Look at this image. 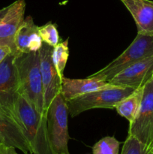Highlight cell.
Segmentation results:
<instances>
[{
    "label": "cell",
    "mask_w": 153,
    "mask_h": 154,
    "mask_svg": "<svg viewBox=\"0 0 153 154\" xmlns=\"http://www.w3.org/2000/svg\"><path fill=\"white\" fill-rule=\"evenodd\" d=\"M128 135L143 144L148 150L153 147V78L144 85L143 95L137 114L129 125Z\"/></svg>",
    "instance_id": "8992f818"
},
{
    "label": "cell",
    "mask_w": 153,
    "mask_h": 154,
    "mask_svg": "<svg viewBox=\"0 0 153 154\" xmlns=\"http://www.w3.org/2000/svg\"><path fill=\"white\" fill-rule=\"evenodd\" d=\"M151 151L152 152V153H153V147H152V150H151Z\"/></svg>",
    "instance_id": "603a6c76"
},
{
    "label": "cell",
    "mask_w": 153,
    "mask_h": 154,
    "mask_svg": "<svg viewBox=\"0 0 153 154\" xmlns=\"http://www.w3.org/2000/svg\"><path fill=\"white\" fill-rule=\"evenodd\" d=\"M136 23L137 33L153 34L152 0H120Z\"/></svg>",
    "instance_id": "4fadbf2b"
},
{
    "label": "cell",
    "mask_w": 153,
    "mask_h": 154,
    "mask_svg": "<svg viewBox=\"0 0 153 154\" xmlns=\"http://www.w3.org/2000/svg\"><path fill=\"white\" fill-rule=\"evenodd\" d=\"M52 47L43 43L38 51L46 111L54 97L61 92L62 79L52 62Z\"/></svg>",
    "instance_id": "ba28073f"
},
{
    "label": "cell",
    "mask_w": 153,
    "mask_h": 154,
    "mask_svg": "<svg viewBox=\"0 0 153 154\" xmlns=\"http://www.w3.org/2000/svg\"><path fill=\"white\" fill-rule=\"evenodd\" d=\"M120 142L112 136L99 140L92 147V154H118Z\"/></svg>",
    "instance_id": "e0dca14e"
},
{
    "label": "cell",
    "mask_w": 153,
    "mask_h": 154,
    "mask_svg": "<svg viewBox=\"0 0 153 154\" xmlns=\"http://www.w3.org/2000/svg\"><path fill=\"white\" fill-rule=\"evenodd\" d=\"M121 154H153V153L134 137L128 135L123 144Z\"/></svg>",
    "instance_id": "d6986e66"
},
{
    "label": "cell",
    "mask_w": 153,
    "mask_h": 154,
    "mask_svg": "<svg viewBox=\"0 0 153 154\" xmlns=\"http://www.w3.org/2000/svg\"><path fill=\"white\" fill-rule=\"evenodd\" d=\"M25 0H16L10 5L9 10L0 22V45L10 47L14 54L15 35L25 19Z\"/></svg>",
    "instance_id": "30bf717a"
},
{
    "label": "cell",
    "mask_w": 153,
    "mask_h": 154,
    "mask_svg": "<svg viewBox=\"0 0 153 154\" xmlns=\"http://www.w3.org/2000/svg\"><path fill=\"white\" fill-rule=\"evenodd\" d=\"M0 144L32 154L31 146L19 123L14 119L0 111Z\"/></svg>",
    "instance_id": "8fae6325"
},
{
    "label": "cell",
    "mask_w": 153,
    "mask_h": 154,
    "mask_svg": "<svg viewBox=\"0 0 153 154\" xmlns=\"http://www.w3.org/2000/svg\"><path fill=\"white\" fill-rule=\"evenodd\" d=\"M134 89L110 86L86 93L67 102L68 114L74 117L85 111L95 108H115L117 104L131 94Z\"/></svg>",
    "instance_id": "277c9868"
},
{
    "label": "cell",
    "mask_w": 153,
    "mask_h": 154,
    "mask_svg": "<svg viewBox=\"0 0 153 154\" xmlns=\"http://www.w3.org/2000/svg\"><path fill=\"white\" fill-rule=\"evenodd\" d=\"M16 117L32 154H53L48 138L46 114H40L19 96L16 104Z\"/></svg>",
    "instance_id": "7a4b0ae2"
},
{
    "label": "cell",
    "mask_w": 153,
    "mask_h": 154,
    "mask_svg": "<svg viewBox=\"0 0 153 154\" xmlns=\"http://www.w3.org/2000/svg\"><path fill=\"white\" fill-rule=\"evenodd\" d=\"M38 33L43 43L53 48L59 43V35L56 25L52 22H48L41 26H38Z\"/></svg>",
    "instance_id": "ac0fdd59"
},
{
    "label": "cell",
    "mask_w": 153,
    "mask_h": 154,
    "mask_svg": "<svg viewBox=\"0 0 153 154\" xmlns=\"http://www.w3.org/2000/svg\"><path fill=\"white\" fill-rule=\"evenodd\" d=\"M67 102L61 93L54 97L46 111L48 138L53 154H70Z\"/></svg>",
    "instance_id": "5b68a950"
},
{
    "label": "cell",
    "mask_w": 153,
    "mask_h": 154,
    "mask_svg": "<svg viewBox=\"0 0 153 154\" xmlns=\"http://www.w3.org/2000/svg\"><path fill=\"white\" fill-rule=\"evenodd\" d=\"M12 53V50L8 46H1L0 45V64L4 61V59Z\"/></svg>",
    "instance_id": "ffe728a7"
},
{
    "label": "cell",
    "mask_w": 153,
    "mask_h": 154,
    "mask_svg": "<svg viewBox=\"0 0 153 154\" xmlns=\"http://www.w3.org/2000/svg\"><path fill=\"white\" fill-rule=\"evenodd\" d=\"M18 93L39 114H46L38 52L15 56Z\"/></svg>",
    "instance_id": "6da1fadb"
},
{
    "label": "cell",
    "mask_w": 153,
    "mask_h": 154,
    "mask_svg": "<svg viewBox=\"0 0 153 154\" xmlns=\"http://www.w3.org/2000/svg\"><path fill=\"white\" fill-rule=\"evenodd\" d=\"M151 57H153V34L137 33L134 40L122 54L88 78L108 81L128 66Z\"/></svg>",
    "instance_id": "3957f363"
},
{
    "label": "cell",
    "mask_w": 153,
    "mask_h": 154,
    "mask_svg": "<svg viewBox=\"0 0 153 154\" xmlns=\"http://www.w3.org/2000/svg\"><path fill=\"white\" fill-rule=\"evenodd\" d=\"M152 78H153V75H152Z\"/></svg>",
    "instance_id": "cb8c5ba5"
},
{
    "label": "cell",
    "mask_w": 153,
    "mask_h": 154,
    "mask_svg": "<svg viewBox=\"0 0 153 154\" xmlns=\"http://www.w3.org/2000/svg\"><path fill=\"white\" fill-rule=\"evenodd\" d=\"M68 57L69 48L68 38L65 41L59 42L56 46L53 47L52 53V62L61 79L64 77V70L65 69Z\"/></svg>",
    "instance_id": "2e32d148"
},
{
    "label": "cell",
    "mask_w": 153,
    "mask_h": 154,
    "mask_svg": "<svg viewBox=\"0 0 153 154\" xmlns=\"http://www.w3.org/2000/svg\"><path fill=\"white\" fill-rule=\"evenodd\" d=\"M143 87L134 90L133 93L120 101L116 106L117 113L128 120L129 123L134 120L140 107L143 95Z\"/></svg>",
    "instance_id": "9a60e30c"
},
{
    "label": "cell",
    "mask_w": 153,
    "mask_h": 154,
    "mask_svg": "<svg viewBox=\"0 0 153 154\" xmlns=\"http://www.w3.org/2000/svg\"><path fill=\"white\" fill-rule=\"evenodd\" d=\"M42 45L38 26L34 24L31 16L26 17L15 35V54L38 52Z\"/></svg>",
    "instance_id": "7c38bea8"
},
{
    "label": "cell",
    "mask_w": 153,
    "mask_h": 154,
    "mask_svg": "<svg viewBox=\"0 0 153 154\" xmlns=\"http://www.w3.org/2000/svg\"><path fill=\"white\" fill-rule=\"evenodd\" d=\"M15 56L11 53L0 64V111L16 120V104L20 95Z\"/></svg>",
    "instance_id": "52a82bcc"
},
{
    "label": "cell",
    "mask_w": 153,
    "mask_h": 154,
    "mask_svg": "<svg viewBox=\"0 0 153 154\" xmlns=\"http://www.w3.org/2000/svg\"><path fill=\"white\" fill-rule=\"evenodd\" d=\"M152 75L153 57H151L128 66L107 82L116 87H130L136 90L143 87Z\"/></svg>",
    "instance_id": "9c48e42d"
},
{
    "label": "cell",
    "mask_w": 153,
    "mask_h": 154,
    "mask_svg": "<svg viewBox=\"0 0 153 154\" xmlns=\"http://www.w3.org/2000/svg\"></svg>",
    "instance_id": "d4e9b609"
},
{
    "label": "cell",
    "mask_w": 153,
    "mask_h": 154,
    "mask_svg": "<svg viewBox=\"0 0 153 154\" xmlns=\"http://www.w3.org/2000/svg\"><path fill=\"white\" fill-rule=\"evenodd\" d=\"M113 86L107 81H102L97 78H88L83 79H73L63 77L62 78L61 92L66 102L70 99L82 96L90 92L95 91L100 89Z\"/></svg>",
    "instance_id": "5bb4252c"
},
{
    "label": "cell",
    "mask_w": 153,
    "mask_h": 154,
    "mask_svg": "<svg viewBox=\"0 0 153 154\" xmlns=\"http://www.w3.org/2000/svg\"><path fill=\"white\" fill-rule=\"evenodd\" d=\"M0 154H18L16 148L12 147H7L3 144H0Z\"/></svg>",
    "instance_id": "44dd1931"
},
{
    "label": "cell",
    "mask_w": 153,
    "mask_h": 154,
    "mask_svg": "<svg viewBox=\"0 0 153 154\" xmlns=\"http://www.w3.org/2000/svg\"><path fill=\"white\" fill-rule=\"evenodd\" d=\"M9 8H10V5L8 6H6V7L0 9V22L2 20V19L4 18V17L5 16V14H7V12H8V11L9 10Z\"/></svg>",
    "instance_id": "7402d4cb"
}]
</instances>
